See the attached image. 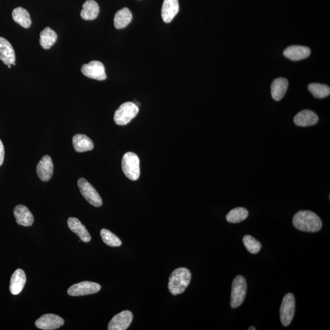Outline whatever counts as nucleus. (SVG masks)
<instances>
[{
	"label": "nucleus",
	"mask_w": 330,
	"mask_h": 330,
	"mask_svg": "<svg viewBox=\"0 0 330 330\" xmlns=\"http://www.w3.org/2000/svg\"><path fill=\"white\" fill-rule=\"evenodd\" d=\"M292 223L296 229L304 232H317L322 227L320 217L310 210H300L296 213Z\"/></svg>",
	"instance_id": "1"
},
{
	"label": "nucleus",
	"mask_w": 330,
	"mask_h": 330,
	"mask_svg": "<svg viewBox=\"0 0 330 330\" xmlns=\"http://www.w3.org/2000/svg\"><path fill=\"white\" fill-rule=\"evenodd\" d=\"M191 272L188 269L180 267L174 270L170 275L168 289L173 295L181 294L190 283Z\"/></svg>",
	"instance_id": "2"
},
{
	"label": "nucleus",
	"mask_w": 330,
	"mask_h": 330,
	"mask_svg": "<svg viewBox=\"0 0 330 330\" xmlns=\"http://www.w3.org/2000/svg\"><path fill=\"white\" fill-rule=\"evenodd\" d=\"M122 169L125 176L131 180L139 179L140 175V159L133 152H127L122 158Z\"/></svg>",
	"instance_id": "3"
},
{
	"label": "nucleus",
	"mask_w": 330,
	"mask_h": 330,
	"mask_svg": "<svg viewBox=\"0 0 330 330\" xmlns=\"http://www.w3.org/2000/svg\"><path fill=\"white\" fill-rule=\"evenodd\" d=\"M139 112V106L133 102H127L122 104L115 113V123L119 125H126L136 117Z\"/></svg>",
	"instance_id": "4"
},
{
	"label": "nucleus",
	"mask_w": 330,
	"mask_h": 330,
	"mask_svg": "<svg viewBox=\"0 0 330 330\" xmlns=\"http://www.w3.org/2000/svg\"><path fill=\"white\" fill-rule=\"evenodd\" d=\"M246 289V281L244 278L241 275L235 277L232 285L231 306L232 308H237L243 304Z\"/></svg>",
	"instance_id": "5"
},
{
	"label": "nucleus",
	"mask_w": 330,
	"mask_h": 330,
	"mask_svg": "<svg viewBox=\"0 0 330 330\" xmlns=\"http://www.w3.org/2000/svg\"><path fill=\"white\" fill-rule=\"evenodd\" d=\"M295 310L294 296L291 293H287L284 296L280 308V319L283 325L289 326L291 323Z\"/></svg>",
	"instance_id": "6"
},
{
	"label": "nucleus",
	"mask_w": 330,
	"mask_h": 330,
	"mask_svg": "<svg viewBox=\"0 0 330 330\" xmlns=\"http://www.w3.org/2000/svg\"><path fill=\"white\" fill-rule=\"evenodd\" d=\"M77 183L82 197L89 203L91 204L92 206L97 207L102 206V198H100L96 189L87 180L84 178L79 179Z\"/></svg>",
	"instance_id": "7"
},
{
	"label": "nucleus",
	"mask_w": 330,
	"mask_h": 330,
	"mask_svg": "<svg viewBox=\"0 0 330 330\" xmlns=\"http://www.w3.org/2000/svg\"><path fill=\"white\" fill-rule=\"evenodd\" d=\"M101 286L99 284L91 282V281H82V282L73 284L67 290V293L70 296H84L99 292Z\"/></svg>",
	"instance_id": "8"
},
{
	"label": "nucleus",
	"mask_w": 330,
	"mask_h": 330,
	"mask_svg": "<svg viewBox=\"0 0 330 330\" xmlns=\"http://www.w3.org/2000/svg\"><path fill=\"white\" fill-rule=\"evenodd\" d=\"M82 74L88 78L102 81L106 79L105 67L99 61H92L81 67Z\"/></svg>",
	"instance_id": "9"
},
{
	"label": "nucleus",
	"mask_w": 330,
	"mask_h": 330,
	"mask_svg": "<svg viewBox=\"0 0 330 330\" xmlns=\"http://www.w3.org/2000/svg\"><path fill=\"white\" fill-rule=\"evenodd\" d=\"M133 318L131 311L125 310L116 314L108 323L109 330H125L131 325Z\"/></svg>",
	"instance_id": "10"
},
{
	"label": "nucleus",
	"mask_w": 330,
	"mask_h": 330,
	"mask_svg": "<svg viewBox=\"0 0 330 330\" xmlns=\"http://www.w3.org/2000/svg\"><path fill=\"white\" fill-rule=\"evenodd\" d=\"M63 318L53 314H46L36 321L37 328L44 330H53L64 325Z\"/></svg>",
	"instance_id": "11"
},
{
	"label": "nucleus",
	"mask_w": 330,
	"mask_h": 330,
	"mask_svg": "<svg viewBox=\"0 0 330 330\" xmlns=\"http://www.w3.org/2000/svg\"><path fill=\"white\" fill-rule=\"evenodd\" d=\"M36 172L39 179L44 182H48L53 173V163L50 156H44L36 167Z\"/></svg>",
	"instance_id": "12"
},
{
	"label": "nucleus",
	"mask_w": 330,
	"mask_h": 330,
	"mask_svg": "<svg viewBox=\"0 0 330 330\" xmlns=\"http://www.w3.org/2000/svg\"><path fill=\"white\" fill-rule=\"evenodd\" d=\"M310 54V48L301 45L290 46L283 51L284 57L293 61L304 60L309 57Z\"/></svg>",
	"instance_id": "13"
},
{
	"label": "nucleus",
	"mask_w": 330,
	"mask_h": 330,
	"mask_svg": "<svg viewBox=\"0 0 330 330\" xmlns=\"http://www.w3.org/2000/svg\"><path fill=\"white\" fill-rule=\"evenodd\" d=\"M293 121L297 126H312L317 123L319 121V117L316 113L311 110L304 109L296 115Z\"/></svg>",
	"instance_id": "14"
},
{
	"label": "nucleus",
	"mask_w": 330,
	"mask_h": 330,
	"mask_svg": "<svg viewBox=\"0 0 330 330\" xmlns=\"http://www.w3.org/2000/svg\"><path fill=\"white\" fill-rule=\"evenodd\" d=\"M14 215L17 224L23 226H32L34 217L30 210L23 205H18L14 208Z\"/></svg>",
	"instance_id": "15"
},
{
	"label": "nucleus",
	"mask_w": 330,
	"mask_h": 330,
	"mask_svg": "<svg viewBox=\"0 0 330 330\" xmlns=\"http://www.w3.org/2000/svg\"><path fill=\"white\" fill-rule=\"evenodd\" d=\"M0 60L6 65H12L15 61V54L12 45L5 38L0 37Z\"/></svg>",
	"instance_id": "16"
},
{
	"label": "nucleus",
	"mask_w": 330,
	"mask_h": 330,
	"mask_svg": "<svg viewBox=\"0 0 330 330\" xmlns=\"http://www.w3.org/2000/svg\"><path fill=\"white\" fill-rule=\"evenodd\" d=\"M67 225L70 230L77 235L81 241L85 243L90 242L91 240V235L78 218L70 217L67 220Z\"/></svg>",
	"instance_id": "17"
},
{
	"label": "nucleus",
	"mask_w": 330,
	"mask_h": 330,
	"mask_svg": "<svg viewBox=\"0 0 330 330\" xmlns=\"http://www.w3.org/2000/svg\"><path fill=\"white\" fill-rule=\"evenodd\" d=\"M179 11L178 0H164L161 16L165 23H170Z\"/></svg>",
	"instance_id": "18"
},
{
	"label": "nucleus",
	"mask_w": 330,
	"mask_h": 330,
	"mask_svg": "<svg viewBox=\"0 0 330 330\" xmlns=\"http://www.w3.org/2000/svg\"><path fill=\"white\" fill-rule=\"evenodd\" d=\"M26 278L25 273L21 269L18 268L15 271L11 277L9 289L13 295H18L22 291L25 285Z\"/></svg>",
	"instance_id": "19"
},
{
	"label": "nucleus",
	"mask_w": 330,
	"mask_h": 330,
	"mask_svg": "<svg viewBox=\"0 0 330 330\" xmlns=\"http://www.w3.org/2000/svg\"><path fill=\"white\" fill-rule=\"evenodd\" d=\"M289 81L285 78L275 79L271 86V94L273 99L280 101L283 99L288 88Z\"/></svg>",
	"instance_id": "20"
},
{
	"label": "nucleus",
	"mask_w": 330,
	"mask_h": 330,
	"mask_svg": "<svg viewBox=\"0 0 330 330\" xmlns=\"http://www.w3.org/2000/svg\"><path fill=\"white\" fill-rule=\"evenodd\" d=\"M73 148L76 152H84L94 149V143L90 138L82 134H76L72 139Z\"/></svg>",
	"instance_id": "21"
},
{
	"label": "nucleus",
	"mask_w": 330,
	"mask_h": 330,
	"mask_svg": "<svg viewBox=\"0 0 330 330\" xmlns=\"http://www.w3.org/2000/svg\"><path fill=\"white\" fill-rule=\"evenodd\" d=\"M100 12L99 5L94 0H87L82 5L80 15L82 19L92 20L96 19Z\"/></svg>",
	"instance_id": "22"
},
{
	"label": "nucleus",
	"mask_w": 330,
	"mask_h": 330,
	"mask_svg": "<svg viewBox=\"0 0 330 330\" xmlns=\"http://www.w3.org/2000/svg\"><path fill=\"white\" fill-rule=\"evenodd\" d=\"M132 20V14L130 9L124 8L116 12L114 18V24L116 29H122L126 27Z\"/></svg>",
	"instance_id": "23"
},
{
	"label": "nucleus",
	"mask_w": 330,
	"mask_h": 330,
	"mask_svg": "<svg viewBox=\"0 0 330 330\" xmlns=\"http://www.w3.org/2000/svg\"><path fill=\"white\" fill-rule=\"evenodd\" d=\"M13 20L24 29H29L32 25V20L29 11L21 7H18L14 9L12 13Z\"/></svg>",
	"instance_id": "24"
},
{
	"label": "nucleus",
	"mask_w": 330,
	"mask_h": 330,
	"mask_svg": "<svg viewBox=\"0 0 330 330\" xmlns=\"http://www.w3.org/2000/svg\"><path fill=\"white\" fill-rule=\"evenodd\" d=\"M57 38V33L50 28L46 27L40 33V44L43 48L48 50L55 44Z\"/></svg>",
	"instance_id": "25"
},
{
	"label": "nucleus",
	"mask_w": 330,
	"mask_h": 330,
	"mask_svg": "<svg viewBox=\"0 0 330 330\" xmlns=\"http://www.w3.org/2000/svg\"><path fill=\"white\" fill-rule=\"evenodd\" d=\"M249 216V211L243 207L235 208L230 211L226 216L227 222L231 223H238L244 221Z\"/></svg>",
	"instance_id": "26"
},
{
	"label": "nucleus",
	"mask_w": 330,
	"mask_h": 330,
	"mask_svg": "<svg viewBox=\"0 0 330 330\" xmlns=\"http://www.w3.org/2000/svg\"><path fill=\"white\" fill-rule=\"evenodd\" d=\"M308 90L314 97L323 99L330 94V88L328 85L320 84H311L308 86Z\"/></svg>",
	"instance_id": "27"
},
{
	"label": "nucleus",
	"mask_w": 330,
	"mask_h": 330,
	"mask_svg": "<svg viewBox=\"0 0 330 330\" xmlns=\"http://www.w3.org/2000/svg\"><path fill=\"white\" fill-rule=\"evenodd\" d=\"M100 236L102 237L103 242L108 246L118 247L122 244V241L119 239V238L108 229H102L100 231Z\"/></svg>",
	"instance_id": "28"
},
{
	"label": "nucleus",
	"mask_w": 330,
	"mask_h": 330,
	"mask_svg": "<svg viewBox=\"0 0 330 330\" xmlns=\"http://www.w3.org/2000/svg\"><path fill=\"white\" fill-rule=\"evenodd\" d=\"M243 242L246 250L252 254L258 253L262 248L261 243L250 235L243 237Z\"/></svg>",
	"instance_id": "29"
},
{
	"label": "nucleus",
	"mask_w": 330,
	"mask_h": 330,
	"mask_svg": "<svg viewBox=\"0 0 330 330\" xmlns=\"http://www.w3.org/2000/svg\"><path fill=\"white\" fill-rule=\"evenodd\" d=\"M5 157V149L2 141L0 140V167L2 166Z\"/></svg>",
	"instance_id": "30"
},
{
	"label": "nucleus",
	"mask_w": 330,
	"mask_h": 330,
	"mask_svg": "<svg viewBox=\"0 0 330 330\" xmlns=\"http://www.w3.org/2000/svg\"><path fill=\"white\" fill-rule=\"evenodd\" d=\"M256 328L255 326H250V328H249V330H256Z\"/></svg>",
	"instance_id": "31"
},
{
	"label": "nucleus",
	"mask_w": 330,
	"mask_h": 330,
	"mask_svg": "<svg viewBox=\"0 0 330 330\" xmlns=\"http://www.w3.org/2000/svg\"><path fill=\"white\" fill-rule=\"evenodd\" d=\"M8 67H9V69H10L11 67V65H8Z\"/></svg>",
	"instance_id": "32"
}]
</instances>
